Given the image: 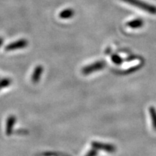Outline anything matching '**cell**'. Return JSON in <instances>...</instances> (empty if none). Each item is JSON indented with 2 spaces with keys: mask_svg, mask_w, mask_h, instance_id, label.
I'll return each mask as SVG.
<instances>
[{
  "mask_svg": "<svg viewBox=\"0 0 156 156\" xmlns=\"http://www.w3.org/2000/svg\"><path fill=\"white\" fill-rule=\"evenodd\" d=\"M28 41L25 39H21V40L17 41L12 43V44L7 45L6 46L5 50L7 51H12V50H16L20 49V48H25L28 46Z\"/></svg>",
  "mask_w": 156,
  "mask_h": 156,
  "instance_id": "7a4b0ae2",
  "label": "cell"
},
{
  "mask_svg": "<svg viewBox=\"0 0 156 156\" xmlns=\"http://www.w3.org/2000/svg\"><path fill=\"white\" fill-rule=\"evenodd\" d=\"M95 147H97L98 148H102V149H104L106 150V151H112L113 150H114V148H113V147H112V146H109V145H103V144H100V143H95L94 145Z\"/></svg>",
  "mask_w": 156,
  "mask_h": 156,
  "instance_id": "ba28073f",
  "label": "cell"
},
{
  "mask_svg": "<svg viewBox=\"0 0 156 156\" xmlns=\"http://www.w3.org/2000/svg\"><path fill=\"white\" fill-rule=\"evenodd\" d=\"M150 113H151L152 120H153V124L155 129H156V112L153 108H150Z\"/></svg>",
  "mask_w": 156,
  "mask_h": 156,
  "instance_id": "9c48e42d",
  "label": "cell"
},
{
  "mask_svg": "<svg viewBox=\"0 0 156 156\" xmlns=\"http://www.w3.org/2000/svg\"><path fill=\"white\" fill-rule=\"evenodd\" d=\"M123 1L126 2L129 4V5H134V7H138V8H140L143 10L147 11V12L151 13V14H156V8L155 7H153V6L147 5L143 2L139 1V0H123Z\"/></svg>",
  "mask_w": 156,
  "mask_h": 156,
  "instance_id": "6da1fadb",
  "label": "cell"
},
{
  "mask_svg": "<svg viewBox=\"0 0 156 156\" xmlns=\"http://www.w3.org/2000/svg\"><path fill=\"white\" fill-rule=\"evenodd\" d=\"M43 72H44V68H43L42 66H37V67L35 68L34 73H33L32 77H31L33 83L35 84L38 83L39 80H40L41 77Z\"/></svg>",
  "mask_w": 156,
  "mask_h": 156,
  "instance_id": "277c9868",
  "label": "cell"
},
{
  "mask_svg": "<svg viewBox=\"0 0 156 156\" xmlns=\"http://www.w3.org/2000/svg\"><path fill=\"white\" fill-rule=\"evenodd\" d=\"M11 84V80L10 79H8V78H5V79L2 80L0 81V90H2L4 87H8L9 85Z\"/></svg>",
  "mask_w": 156,
  "mask_h": 156,
  "instance_id": "52a82bcc",
  "label": "cell"
},
{
  "mask_svg": "<svg viewBox=\"0 0 156 156\" xmlns=\"http://www.w3.org/2000/svg\"><path fill=\"white\" fill-rule=\"evenodd\" d=\"M16 122V119H15V116L11 115L8 117L7 120V124H6V129L5 132L7 136H10L12 134L13 129H14V125Z\"/></svg>",
  "mask_w": 156,
  "mask_h": 156,
  "instance_id": "3957f363",
  "label": "cell"
},
{
  "mask_svg": "<svg viewBox=\"0 0 156 156\" xmlns=\"http://www.w3.org/2000/svg\"><path fill=\"white\" fill-rule=\"evenodd\" d=\"M102 64H95V65H90V66H88V67H86L85 68H84V69L83 70V73L84 74H88V73H92V72L94 71V69H98V68H101L102 67Z\"/></svg>",
  "mask_w": 156,
  "mask_h": 156,
  "instance_id": "8992f818",
  "label": "cell"
},
{
  "mask_svg": "<svg viewBox=\"0 0 156 156\" xmlns=\"http://www.w3.org/2000/svg\"><path fill=\"white\" fill-rule=\"evenodd\" d=\"M74 14L73 10L71 9H67L65 10H63L61 13L59 14V17H61L62 19H67L70 18L72 16H73Z\"/></svg>",
  "mask_w": 156,
  "mask_h": 156,
  "instance_id": "5b68a950",
  "label": "cell"
},
{
  "mask_svg": "<svg viewBox=\"0 0 156 156\" xmlns=\"http://www.w3.org/2000/svg\"><path fill=\"white\" fill-rule=\"evenodd\" d=\"M93 155H94V153H93V151H90L86 156H93Z\"/></svg>",
  "mask_w": 156,
  "mask_h": 156,
  "instance_id": "30bf717a",
  "label": "cell"
},
{
  "mask_svg": "<svg viewBox=\"0 0 156 156\" xmlns=\"http://www.w3.org/2000/svg\"><path fill=\"white\" fill-rule=\"evenodd\" d=\"M2 44H3V39L2 38H0V46L2 45Z\"/></svg>",
  "mask_w": 156,
  "mask_h": 156,
  "instance_id": "8fae6325",
  "label": "cell"
}]
</instances>
